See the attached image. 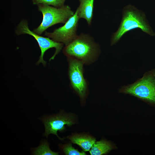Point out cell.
Segmentation results:
<instances>
[{"label": "cell", "instance_id": "1", "mask_svg": "<svg viewBox=\"0 0 155 155\" xmlns=\"http://www.w3.org/2000/svg\"><path fill=\"white\" fill-rule=\"evenodd\" d=\"M63 53L67 58L75 59L84 65L94 63L100 53L99 46L90 35L81 33L68 45L65 46Z\"/></svg>", "mask_w": 155, "mask_h": 155}, {"label": "cell", "instance_id": "2", "mask_svg": "<svg viewBox=\"0 0 155 155\" xmlns=\"http://www.w3.org/2000/svg\"><path fill=\"white\" fill-rule=\"evenodd\" d=\"M137 28L141 29L150 35H155L147 22L144 14L134 6L128 5L124 8L121 23L119 28L111 38V45L115 44L127 32Z\"/></svg>", "mask_w": 155, "mask_h": 155}, {"label": "cell", "instance_id": "3", "mask_svg": "<svg viewBox=\"0 0 155 155\" xmlns=\"http://www.w3.org/2000/svg\"><path fill=\"white\" fill-rule=\"evenodd\" d=\"M119 91L155 105V69L146 72L133 84L122 87Z\"/></svg>", "mask_w": 155, "mask_h": 155}, {"label": "cell", "instance_id": "4", "mask_svg": "<svg viewBox=\"0 0 155 155\" xmlns=\"http://www.w3.org/2000/svg\"><path fill=\"white\" fill-rule=\"evenodd\" d=\"M38 9L43 16L42 21L33 32L38 34H41L49 28L55 24H65L72 16L74 12L68 5L57 8L44 4L38 5Z\"/></svg>", "mask_w": 155, "mask_h": 155}, {"label": "cell", "instance_id": "5", "mask_svg": "<svg viewBox=\"0 0 155 155\" xmlns=\"http://www.w3.org/2000/svg\"><path fill=\"white\" fill-rule=\"evenodd\" d=\"M43 123L45 132L43 135L48 137L52 134L55 135L59 139L63 140L65 138H61L57 134V132H63L66 130L65 125L71 126L77 123V118L72 113H66L61 111L56 114L50 115H44L40 118Z\"/></svg>", "mask_w": 155, "mask_h": 155}, {"label": "cell", "instance_id": "6", "mask_svg": "<svg viewBox=\"0 0 155 155\" xmlns=\"http://www.w3.org/2000/svg\"><path fill=\"white\" fill-rule=\"evenodd\" d=\"M16 33L18 35L27 34L32 36L37 41L41 50V55L36 63H42L44 66L46 64V62L43 59V56L45 52L49 49L54 48L55 51L53 56L50 59L49 61L53 60L55 56L60 52L63 47L64 44L56 42L49 37L40 36L30 30L26 20H23L18 25L16 30Z\"/></svg>", "mask_w": 155, "mask_h": 155}, {"label": "cell", "instance_id": "7", "mask_svg": "<svg viewBox=\"0 0 155 155\" xmlns=\"http://www.w3.org/2000/svg\"><path fill=\"white\" fill-rule=\"evenodd\" d=\"M79 18L76 10L63 26L52 32H45L44 35L54 41L67 45L71 43L78 35L77 32Z\"/></svg>", "mask_w": 155, "mask_h": 155}, {"label": "cell", "instance_id": "8", "mask_svg": "<svg viewBox=\"0 0 155 155\" xmlns=\"http://www.w3.org/2000/svg\"><path fill=\"white\" fill-rule=\"evenodd\" d=\"M68 75L71 85L75 92L83 101L87 92L88 85L84 76V64L81 61L68 58Z\"/></svg>", "mask_w": 155, "mask_h": 155}, {"label": "cell", "instance_id": "9", "mask_svg": "<svg viewBox=\"0 0 155 155\" xmlns=\"http://www.w3.org/2000/svg\"><path fill=\"white\" fill-rule=\"evenodd\" d=\"M66 138L72 143L79 146L85 152L89 151L96 142L95 137L86 133H73Z\"/></svg>", "mask_w": 155, "mask_h": 155}, {"label": "cell", "instance_id": "10", "mask_svg": "<svg viewBox=\"0 0 155 155\" xmlns=\"http://www.w3.org/2000/svg\"><path fill=\"white\" fill-rule=\"evenodd\" d=\"M80 4L76 10L78 16L86 21L88 26L92 23L93 16L94 0H78Z\"/></svg>", "mask_w": 155, "mask_h": 155}, {"label": "cell", "instance_id": "11", "mask_svg": "<svg viewBox=\"0 0 155 155\" xmlns=\"http://www.w3.org/2000/svg\"><path fill=\"white\" fill-rule=\"evenodd\" d=\"M116 148L110 142L102 140L96 142L89 152L91 155H102L107 154Z\"/></svg>", "mask_w": 155, "mask_h": 155}, {"label": "cell", "instance_id": "12", "mask_svg": "<svg viewBox=\"0 0 155 155\" xmlns=\"http://www.w3.org/2000/svg\"><path fill=\"white\" fill-rule=\"evenodd\" d=\"M32 154L36 155H58L59 153L52 151L50 148L49 143L46 140H43L39 146L31 149Z\"/></svg>", "mask_w": 155, "mask_h": 155}, {"label": "cell", "instance_id": "13", "mask_svg": "<svg viewBox=\"0 0 155 155\" xmlns=\"http://www.w3.org/2000/svg\"><path fill=\"white\" fill-rule=\"evenodd\" d=\"M61 150L66 155H85L86 153L84 151L80 152L72 146V144L68 143L64 144H59Z\"/></svg>", "mask_w": 155, "mask_h": 155}, {"label": "cell", "instance_id": "14", "mask_svg": "<svg viewBox=\"0 0 155 155\" xmlns=\"http://www.w3.org/2000/svg\"><path fill=\"white\" fill-rule=\"evenodd\" d=\"M66 0H32L33 3L34 5H38L40 4H44L48 5H51L53 7L59 8L64 5V3Z\"/></svg>", "mask_w": 155, "mask_h": 155}]
</instances>
